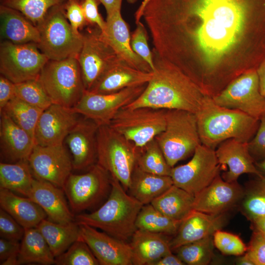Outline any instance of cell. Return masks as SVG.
<instances>
[{
  "label": "cell",
  "mask_w": 265,
  "mask_h": 265,
  "mask_svg": "<svg viewBox=\"0 0 265 265\" xmlns=\"http://www.w3.org/2000/svg\"><path fill=\"white\" fill-rule=\"evenodd\" d=\"M20 243L18 241L1 238L0 239V264L18 265Z\"/></svg>",
  "instance_id": "50"
},
{
  "label": "cell",
  "mask_w": 265,
  "mask_h": 265,
  "mask_svg": "<svg viewBox=\"0 0 265 265\" xmlns=\"http://www.w3.org/2000/svg\"><path fill=\"white\" fill-rule=\"evenodd\" d=\"M227 221L224 213L213 214L193 210L184 218L174 237L170 239L172 251L206 237L220 230Z\"/></svg>",
  "instance_id": "21"
},
{
  "label": "cell",
  "mask_w": 265,
  "mask_h": 265,
  "mask_svg": "<svg viewBox=\"0 0 265 265\" xmlns=\"http://www.w3.org/2000/svg\"><path fill=\"white\" fill-rule=\"evenodd\" d=\"M67 0H0V5L21 13L35 26L40 23L53 7Z\"/></svg>",
  "instance_id": "40"
},
{
  "label": "cell",
  "mask_w": 265,
  "mask_h": 265,
  "mask_svg": "<svg viewBox=\"0 0 265 265\" xmlns=\"http://www.w3.org/2000/svg\"><path fill=\"white\" fill-rule=\"evenodd\" d=\"M215 247L225 255L241 256L247 250V246L237 235L218 230L213 234Z\"/></svg>",
  "instance_id": "43"
},
{
  "label": "cell",
  "mask_w": 265,
  "mask_h": 265,
  "mask_svg": "<svg viewBox=\"0 0 265 265\" xmlns=\"http://www.w3.org/2000/svg\"><path fill=\"white\" fill-rule=\"evenodd\" d=\"M221 170L215 150L200 144L187 163L172 168L170 177L174 185L195 195L208 186Z\"/></svg>",
  "instance_id": "13"
},
{
  "label": "cell",
  "mask_w": 265,
  "mask_h": 265,
  "mask_svg": "<svg viewBox=\"0 0 265 265\" xmlns=\"http://www.w3.org/2000/svg\"><path fill=\"white\" fill-rule=\"evenodd\" d=\"M255 166L262 177H265V159L255 162Z\"/></svg>",
  "instance_id": "58"
},
{
  "label": "cell",
  "mask_w": 265,
  "mask_h": 265,
  "mask_svg": "<svg viewBox=\"0 0 265 265\" xmlns=\"http://www.w3.org/2000/svg\"><path fill=\"white\" fill-rule=\"evenodd\" d=\"M43 110L15 97L0 112H5L34 140L36 127Z\"/></svg>",
  "instance_id": "36"
},
{
  "label": "cell",
  "mask_w": 265,
  "mask_h": 265,
  "mask_svg": "<svg viewBox=\"0 0 265 265\" xmlns=\"http://www.w3.org/2000/svg\"><path fill=\"white\" fill-rule=\"evenodd\" d=\"M83 240L88 245L101 265H132L129 243L87 225H79Z\"/></svg>",
  "instance_id": "18"
},
{
  "label": "cell",
  "mask_w": 265,
  "mask_h": 265,
  "mask_svg": "<svg viewBox=\"0 0 265 265\" xmlns=\"http://www.w3.org/2000/svg\"><path fill=\"white\" fill-rule=\"evenodd\" d=\"M247 145L255 162L265 159V115L260 119L258 130Z\"/></svg>",
  "instance_id": "48"
},
{
  "label": "cell",
  "mask_w": 265,
  "mask_h": 265,
  "mask_svg": "<svg viewBox=\"0 0 265 265\" xmlns=\"http://www.w3.org/2000/svg\"><path fill=\"white\" fill-rule=\"evenodd\" d=\"M182 220L170 218L157 210L151 204L144 205L136 220L137 229L166 236L174 235Z\"/></svg>",
  "instance_id": "35"
},
{
  "label": "cell",
  "mask_w": 265,
  "mask_h": 265,
  "mask_svg": "<svg viewBox=\"0 0 265 265\" xmlns=\"http://www.w3.org/2000/svg\"><path fill=\"white\" fill-rule=\"evenodd\" d=\"M73 107L52 104L44 110L34 133L35 144L52 146L63 144L66 136L80 118Z\"/></svg>",
  "instance_id": "17"
},
{
  "label": "cell",
  "mask_w": 265,
  "mask_h": 265,
  "mask_svg": "<svg viewBox=\"0 0 265 265\" xmlns=\"http://www.w3.org/2000/svg\"><path fill=\"white\" fill-rule=\"evenodd\" d=\"M25 229L4 210L0 209V236L2 238L19 241Z\"/></svg>",
  "instance_id": "45"
},
{
  "label": "cell",
  "mask_w": 265,
  "mask_h": 265,
  "mask_svg": "<svg viewBox=\"0 0 265 265\" xmlns=\"http://www.w3.org/2000/svg\"><path fill=\"white\" fill-rule=\"evenodd\" d=\"M0 22L2 40L19 44L39 41L37 27L18 11L0 5Z\"/></svg>",
  "instance_id": "28"
},
{
  "label": "cell",
  "mask_w": 265,
  "mask_h": 265,
  "mask_svg": "<svg viewBox=\"0 0 265 265\" xmlns=\"http://www.w3.org/2000/svg\"><path fill=\"white\" fill-rule=\"evenodd\" d=\"M142 18L153 50L206 96L265 59V0H149Z\"/></svg>",
  "instance_id": "1"
},
{
  "label": "cell",
  "mask_w": 265,
  "mask_h": 265,
  "mask_svg": "<svg viewBox=\"0 0 265 265\" xmlns=\"http://www.w3.org/2000/svg\"><path fill=\"white\" fill-rule=\"evenodd\" d=\"M136 165L147 172L170 176L172 167L155 138L139 148Z\"/></svg>",
  "instance_id": "37"
},
{
  "label": "cell",
  "mask_w": 265,
  "mask_h": 265,
  "mask_svg": "<svg viewBox=\"0 0 265 265\" xmlns=\"http://www.w3.org/2000/svg\"><path fill=\"white\" fill-rule=\"evenodd\" d=\"M195 114L201 144L214 150L229 139L248 142L256 134L260 122L240 110L219 106L206 96Z\"/></svg>",
  "instance_id": "3"
},
{
  "label": "cell",
  "mask_w": 265,
  "mask_h": 265,
  "mask_svg": "<svg viewBox=\"0 0 265 265\" xmlns=\"http://www.w3.org/2000/svg\"><path fill=\"white\" fill-rule=\"evenodd\" d=\"M57 265H98L99 263L82 240L74 242L64 253L55 258Z\"/></svg>",
  "instance_id": "42"
},
{
  "label": "cell",
  "mask_w": 265,
  "mask_h": 265,
  "mask_svg": "<svg viewBox=\"0 0 265 265\" xmlns=\"http://www.w3.org/2000/svg\"><path fill=\"white\" fill-rule=\"evenodd\" d=\"M37 228L55 258L66 251L74 242L82 239L80 226L75 221L60 224L44 219Z\"/></svg>",
  "instance_id": "31"
},
{
  "label": "cell",
  "mask_w": 265,
  "mask_h": 265,
  "mask_svg": "<svg viewBox=\"0 0 265 265\" xmlns=\"http://www.w3.org/2000/svg\"><path fill=\"white\" fill-rule=\"evenodd\" d=\"M80 4L87 24L97 26L103 32L106 28V21L99 12L98 5L100 4L99 0H81Z\"/></svg>",
  "instance_id": "49"
},
{
  "label": "cell",
  "mask_w": 265,
  "mask_h": 265,
  "mask_svg": "<svg viewBox=\"0 0 265 265\" xmlns=\"http://www.w3.org/2000/svg\"><path fill=\"white\" fill-rule=\"evenodd\" d=\"M257 72L259 77L261 93L265 97V59L260 65L257 69Z\"/></svg>",
  "instance_id": "54"
},
{
  "label": "cell",
  "mask_w": 265,
  "mask_h": 265,
  "mask_svg": "<svg viewBox=\"0 0 265 265\" xmlns=\"http://www.w3.org/2000/svg\"><path fill=\"white\" fill-rule=\"evenodd\" d=\"M15 96V83L0 75V111Z\"/></svg>",
  "instance_id": "51"
},
{
  "label": "cell",
  "mask_w": 265,
  "mask_h": 265,
  "mask_svg": "<svg viewBox=\"0 0 265 265\" xmlns=\"http://www.w3.org/2000/svg\"><path fill=\"white\" fill-rule=\"evenodd\" d=\"M185 263L177 256L169 253L165 255L157 261L154 263L152 265H184Z\"/></svg>",
  "instance_id": "52"
},
{
  "label": "cell",
  "mask_w": 265,
  "mask_h": 265,
  "mask_svg": "<svg viewBox=\"0 0 265 265\" xmlns=\"http://www.w3.org/2000/svg\"><path fill=\"white\" fill-rule=\"evenodd\" d=\"M111 187L110 175L96 163L85 173H71L63 190L72 212L79 214L100 203L109 194Z\"/></svg>",
  "instance_id": "10"
},
{
  "label": "cell",
  "mask_w": 265,
  "mask_h": 265,
  "mask_svg": "<svg viewBox=\"0 0 265 265\" xmlns=\"http://www.w3.org/2000/svg\"><path fill=\"white\" fill-rule=\"evenodd\" d=\"M31 263L55 264V257L37 227L25 229L18 257V265Z\"/></svg>",
  "instance_id": "32"
},
{
  "label": "cell",
  "mask_w": 265,
  "mask_h": 265,
  "mask_svg": "<svg viewBox=\"0 0 265 265\" xmlns=\"http://www.w3.org/2000/svg\"><path fill=\"white\" fill-rule=\"evenodd\" d=\"M127 2L130 4H133L136 2L137 0H126Z\"/></svg>",
  "instance_id": "59"
},
{
  "label": "cell",
  "mask_w": 265,
  "mask_h": 265,
  "mask_svg": "<svg viewBox=\"0 0 265 265\" xmlns=\"http://www.w3.org/2000/svg\"><path fill=\"white\" fill-rule=\"evenodd\" d=\"M213 235L184 244L175 250L177 256L188 265H207L213 256Z\"/></svg>",
  "instance_id": "39"
},
{
  "label": "cell",
  "mask_w": 265,
  "mask_h": 265,
  "mask_svg": "<svg viewBox=\"0 0 265 265\" xmlns=\"http://www.w3.org/2000/svg\"><path fill=\"white\" fill-rule=\"evenodd\" d=\"M242 198V212L251 222L265 216V177L251 181Z\"/></svg>",
  "instance_id": "38"
},
{
  "label": "cell",
  "mask_w": 265,
  "mask_h": 265,
  "mask_svg": "<svg viewBox=\"0 0 265 265\" xmlns=\"http://www.w3.org/2000/svg\"><path fill=\"white\" fill-rule=\"evenodd\" d=\"M49 60L35 43L0 42V74L14 83L38 79Z\"/></svg>",
  "instance_id": "11"
},
{
  "label": "cell",
  "mask_w": 265,
  "mask_h": 265,
  "mask_svg": "<svg viewBox=\"0 0 265 265\" xmlns=\"http://www.w3.org/2000/svg\"><path fill=\"white\" fill-rule=\"evenodd\" d=\"M169 165L193 155L201 144L195 113L181 109H167L164 130L155 137Z\"/></svg>",
  "instance_id": "6"
},
{
  "label": "cell",
  "mask_w": 265,
  "mask_h": 265,
  "mask_svg": "<svg viewBox=\"0 0 265 265\" xmlns=\"http://www.w3.org/2000/svg\"><path fill=\"white\" fill-rule=\"evenodd\" d=\"M148 1L149 0H143L138 8L136 10L135 13V21L136 24L140 22V19L141 18H142L144 8Z\"/></svg>",
  "instance_id": "56"
},
{
  "label": "cell",
  "mask_w": 265,
  "mask_h": 265,
  "mask_svg": "<svg viewBox=\"0 0 265 265\" xmlns=\"http://www.w3.org/2000/svg\"><path fill=\"white\" fill-rule=\"evenodd\" d=\"M28 162L35 178L49 182L63 189L73 169L72 160L63 144L45 146L35 144Z\"/></svg>",
  "instance_id": "16"
},
{
  "label": "cell",
  "mask_w": 265,
  "mask_h": 265,
  "mask_svg": "<svg viewBox=\"0 0 265 265\" xmlns=\"http://www.w3.org/2000/svg\"><path fill=\"white\" fill-rule=\"evenodd\" d=\"M99 126L94 121L83 118L65 138L72 157L73 169H88L97 161V136Z\"/></svg>",
  "instance_id": "20"
},
{
  "label": "cell",
  "mask_w": 265,
  "mask_h": 265,
  "mask_svg": "<svg viewBox=\"0 0 265 265\" xmlns=\"http://www.w3.org/2000/svg\"><path fill=\"white\" fill-rule=\"evenodd\" d=\"M236 264L239 265H254L251 259L246 253L238 259Z\"/></svg>",
  "instance_id": "57"
},
{
  "label": "cell",
  "mask_w": 265,
  "mask_h": 265,
  "mask_svg": "<svg viewBox=\"0 0 265 265\" xmlns=\"http://www.w3.org/2000/svg\"><path fill=\"white\" fill-rule=\"evenodd\" d=\"M111 190L105 203L91 213L76 215L75 221L79 225L100 229L127 242L137 230L136 218L144 205L128 195L119 181L111 176Z\"/></svg>",
  "instance_id": "4"
},
{
  "label": "cell",
  "mask_w": 265,
  "mask_h": 265,
  "mask_svg": "<svg viewBox=\"0 0 265 265\" xmlns=\"http://www.w3.org/2000/svg\"><path fill=\"white\" fill-rule=\"evenodd\" d=\"M155 70L141 94L125 106L181 109L196 113L206 96L185 74L152 50Z\"/></svg>",
  "instance_id": "2"
},
{
  "label": "cell",
  "mask_w": 265,
  "mask_h": 265,
  "mask_svg": "<svg viewBox=\"0 0 265 265\" xmlns=\"http://www.w3.org/2000/svg\"><path fill=\"white\" fill-rule=\"evenodd\" d=\"M251 222L253 231L265 235V216L258 218Z\"/></svg>",
  "instance_id": "55"
},
{
  "label": "cell",
  "mask_w": 265,
  "mask_h": 265,
  "mask_svg": "<svg viewBox=\"0 0 265 265\" xmlns=\"http://www.w3.org/2000/svg\"><path fill=\"white\" fill-rule=\"evenodd\" d=\"M243 194L237 181L227 182L219 174L194 195L193 209L209 214L224 213L242 198Z\"/></svg>",
  "instance_id": "19"
},
{
  "label": "cell",
  "mask_w": 265,
  "mask_h": 265,
  "mask_svg": "<svg viewBox=\"0 0 265 265\" xmlns=\"http://www.w3.org/2000/svg\"><path fill=\"white\" fill-rule=\"evenodd\" d=\"M65 195L63 189L49 182L34 178L27 197L43 209L50 220L66 224L75 221V215Z\"/></svg>",
  "instance_id": "23"
},
{
  "label": "cell",
  "mask_w": 265,
  "mask_h": 265,
  "mask_svg": "<svg viewBox=\"0 0 265 265\" xmlns=\"http://www.w3.org/2000/svg\"><path fill=\"white\" fill-rule=\"evenodd\" d=\"M0 122L1 157L11 162L28 160L35 146L34 139L3 111Z\"/></svg>",
  "instance_id": "26"
},
{
  "label": "cell",
  "mask_w": 265,
  "mask_h": 265,
  "mask_svg": "<svg viewBox=\"0 0 265 265\" xmlns=\"http://www.w3.org/2000/svg\"><path fill=\"white\" fill-rule=\"evenodd\" d=\"M15 92L16 97L43 110L53 104L38 79L15 83Z\"/></svg>",
  "instance_id": "41"
},
{
  "label": "cell",
  "mask_w": 265,
  "mask_h": 265,
  "mask_svg": "<svg viewBox=\"0 0 265 265\" xmlns=\"http://www.w3.org/2000/svg\"><path fill=\"white\" fill-rule=\"evenodd\" d=\"M38 79L53 104L73 107L85 89L77 58L49 60Z\"/></svg>",
  "instance_id": "8"
},
{
  "label": "cell",
  "mask_w": 265,
  "mask_h": 265,
  "mask_svg": "<svg viewBox=\"0 0 265 265\" xmlns=\"http://www.w3.org/2000/svg\"><path fill=\"white\" fill-rule=\"evenodd\" d=\"M194 195L173 185L151 204L166 216L182 220L193 209Z\"/></svg>",
  "instance_id": "33"
},
{
  "label": "cell",
  "mask_w": 265,
  "mask_h": 265,
  "mask_svg": "<svg viewBox=\"0 0 265 265\" xmlns=\"http://www.w3.org/2000/svg\"><path fill=\"white\" fill-rule=\"evenodd\" d=\"M131 44L133 51L149 65L153 72L155 66L153 52L148 44L145 27L141 22L136 24V27L131 35Z\"/></svg>",
  "instance_id": "44"
},
{
  "label": "cell",
  "mask_w": 265,
  "mask_h": 265,
  "mask_svg": "<svg viewBox=\"0 0 265 265\" xmlns=\"http://www.w3.org/2000/svg\"><path fill=\"white\" fill-rule=\"evenodd\" d=\"M147 84L128 87L110 94H97L85 90L73 108L78 113L99 126L109 125L121 108L141 94Z\"/></svg>",
  "instance_id": "15"
},
{
  "label": "cell",
  "mask_w": 265,
  "mask_h": 265,
  "mask_svg": "<svg viewBox=\"0 0 265 265\" xmlns=\"http://www.w3.org/2000/svg\"><path fill=\"white\" fill-rule=\"evenodd\" d=\"M139 148L109 125L99 127L96 163L118 180L126 191L130 186Z\"/></svg>",
  "instance_id": "5"
},
{
  "label": "cell",
  "mask_w": 265,
  "mask_h": 265,
  "mask_svg": "<svg viewBox=\"0 0 265 265\" xmlns=\"http://www.w3.org/2000/svg\"><path fill=\"white\" fill-rule=\"evenodd\" d=\"M212 98L219 106L240 110L258 120L265 115V97L261 93L257 70L241 74Z\"/></svg>",
  "instance_id": "14"
},
{
  "label": "cell",
  "mask_w": 265,
  "mask_h": 265,
  "mask_svg": "<svg viewBox=\"0 0 265 265\" xmlns=\"http://www.w3.org/2000/svg\"><path fill=\"white\" fill-rule=\"evenodd\" d=\"M36 26L40 34L37 46L49 60L78 58L83 36L74 31L66 17L64 4L52 7Z\"/></svg>",
  "instance_id": "7"
},
{
  "label": "cell",
  "mask_w": 265,
  "mask_h": 265,
  "mask_svg": "<svg viewBox=\"0 0 265 265\" xmlns=\"http://www.w3.org/2000/svg\"><path fill=\"white\" fill-rule=\"evenodd\" d=\"M246 253L254 265H265V235L253 231Z\"/></svg>",
  "instance_id": "47"
},
{
  "label": "cell",
  "mask_w": 265,
  "mask_h": 265,
  "mask_svg": "<svg viewBox=\"0 0 265 265\" xmlns=\"http://www.w3.org/2000/svg\"><path fill=\"white\" fill-rule=\"evenodd\" d=\"M34 178L28 160L0 163V188L28 197Z\"/></svg>",
  "instance_id": "34"
},
{
  "label": "cell",
  "mask_w": 265,
  "mask_h": 265,
  "mask_svg": "<svg viewBox=\"0 0 265 265\" xmlns=\"http://www.w3.org/2000/svg\"><path fill=\"white\" fill-rule=\"evenodd\" d=\"M153 75V72H145L136 69L120 58L88 91L102 94L115 93L128 87L147 84Z\"/></svg>",
  "instance_id": "25"
},
{
  "label": "cell",
  "mask_w": 265,
  "mask_h": 265,
  "mask_svg": "<svg viewBox=\"0 0 265 265\" xmlns=\"http://www.w3.org/2000/svg\"><path fill=\"white\" fill-rule=\"evenodd\" d=\"M0 206L25 229L37 227L47 216L30 198L19 196L5 188H0Z\"/></svg>",
  "instance_id": "29"
},
{
  "label": "cell",
  "mask_w": 265,
  "mask_h": 265,
  "mask_svg": "<svg viewBox=\"0 0 265 265\" xmlns=\"http://www.w3.org/2000/svg\"><path fill=\"white\" fill-rule=\"evenodd\" d=\"M166 111L148 106L124 107L109 125L137 147H141L164 130Z\"/></svg>",
  "instance_id": "9"
},
{
  "label": "cell",
  "mask_w": 265,
  "mask_h": 265,
  "mask_svg": "<svg viewBox=\"0 0 265 265\" xmlns=\"http://www.w3.org/2000/svg\"><path fill=\"white\" fill-rule=\"evenodd\" d=\"M104 6L106 17L118 10H121L122 0H98Z\"/></svg>",
  "instance_id": "53"
},
{
  "label": "cell",
  "mask_w": 265,
  "mask_h": 265,
  "mask_svg": "<svg viewBox=\"0 0 265 265\" xmlns=\"http://www.w3.org/2000/svg\"><path fill=\"white\" fill-rule=\"evenodd\" d=\"M173 185L170 176L159 175L145 172L136 165L133 170L130 195L143 205L151 204Z\"/></svg>",
  "instance_id": "30"
},
{
  "label": "cell",
  "mask_w": 265,
  "mask_h": 265,
  "mask_svg": "<svg viewBox=\"0 0 265 265\" xmlns=\"http://www.w3.org/2000/svg\"><path fill=\"white\" fill-rule=\"evenodd\" d=\"M83 36L78 57L85 90H89L102 75L120 58L97 26H91Z\"/></svg>",
  "instance_id": "12"
},
{
  "label": "cell",
  "mask_w": 265,
  "mask_h": 265,
  "mask_svg": "<svg viewBox=\"0 0 265 265\" xmlns=\"http://www.w3.org/2000/svg\"><path fill=\"white\" fill-rule=\"evenodd\" d=\"M169 241L165 235L137 229L129 243L132 265H152L172 252Z\"/></svg>",
  "instance_id": "27"
},
{
  "label": "cell",
  "mask_w": 265,
  "mask_h": 265,
  "mask_svg": "<svg viewBox=\"0 0 265 265\" xmlns=\"http://www.w3.org/2000/svg\"><path fill=\"white\" fill-rule=\"evenodd\" d=\"M66 17L74 31L80 34L79 29L88 25L79 0H67L64 3Z\"/></svg>",
  "instance_id": "46"
},
{
  "label": "cell",
  "mask_w": 265,
  "mask_h": 265,
  "mask_svg": "<svg viewBox=\"0 0 265 265\" xmlns=\"http://www.w3.org/2000/svg\"><path fill=\"white\" fill-rule=\"evenodd\" d=\"M102 32L117 55L129 65L143 72H153L149 65L133 51L129 26L121 10L106 17V28Z\"/></svg>",
  "instance_id": "24"
},
{
  "label": "cell",
  "mask_w": 265,
  "mask_h": 265,
  "mask_svg": "<svg viewBox=\"0 0 265 265\" xmlns=\"http://www.w3.org/2000/svg\"><path fill=\"white\" fill-rule=\"evenodd\" d=\"M248 142L231 138L224 141L215 149V154L223 173L222 178L229 182L237 181L243 174H252L262 177L248 148Z\"/></svg>",
  "instance_id": "22"
}]
</instances>
